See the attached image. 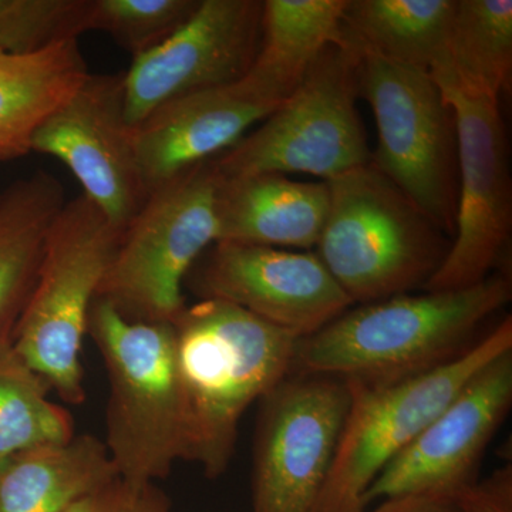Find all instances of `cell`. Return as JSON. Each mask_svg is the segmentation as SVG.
<instances>
[{
	"instance_id": "cell-1",
	"label": "cell",
	"mask_w": 512,
	"mask_h": 512,
	"mask_svg": "<svg viewBox=\"0 0 512 512\" xmlns=\"http://www.w3.org/2000/svg\"><path fill=\"white\" fill-rule=\"evenodd\" d=\"M171 323L183 460L200 464L207 477H220L234 456L242 414L289 375L299 338L212 299L185 306Z\"/></svg>"
},
{
	"instance_id": "cell-2",
	"label": "cell",
	"mask_w": 512,
	"mask_h": 512,
	"mask_svg": "<svg viewBox=\"0 0 512 512\" xmlns=\"http://www.w3.org/2000/svg\"><path fill=\"white\" fill-rule=\"evenodd\" d=\"M511 295L510 279L493 274L467 288L363 303L299 339L292 369L363 383L426 372L460 355L474 330Z\"/></svg>"
},
{
	"instance_id": "cell-3",
	"label": "cell",
	"mask_w": 512,
	"mask_h": 512,
	"mask_svg": "<svg viewBox=\"0 0 512 512\" xmlns=\"http://www.w3.org/2000/svg\"><path fill=\"white\" fill-rule=\"evenodd\" d=\"M320 261L352 303L403 295L439 269L446 232L372 163L326 181Z\"/></svg>"
},
{
	"instance_id": "cell-4",
	"label": "cell",
	"mask_w": 512,
	"mask_h": 512,
	"mask_svg": "<svg viewBox=\"0 0 512 512\" xmlns=\"http://www.w3.org/2000/svg\"><path fill=\"white\" fill-rule=\"evenodd\" d=\"M121 231L86 195L66 201L47 232L36 284L12 336L19 356L69 404L86 400L82 349Z\"/></svg>"
},
{
	"instance_id": "cell-5",
	"label": "cell",
	"mask_w": 512,
	"mask_h": 512,
	"mask_svg": "<svg viewBox=\"0 0 512 512\" xmlns=\"http://www.w3.org/2000/svg\"><path fill=\"white\" fill-rule=\"evenodd\" d=\"M87 335L109 375L104 444L119 477L134 484L163 480L184 453L173 323L131 322L96 298Z\"/></svg>"
},
{
	"instance_id": "cell-6",
	"label": "cell",
	"mask_w": 512,
	"mask_h": 512,
	"mask_svg": "<svg viewBox=\"0 0 512 512\" xmlns=\"http://www.w3.org/2000/svg\"><path fill=\"white\" fill-rule=\"evenodd\" d=\"M220 184L210 160L153 188L121 232L97 298L131 322H173L192 266L218 241Z\"/></svg>"
},
{
	"instance_id": "cell-7",
	"label": "cell",
	"mask_w": 512,
	"mask_h": 512,
	"mask_svg": "<svg viewBox=\"0 0 512 512\" xmlns=\"http://www.w3.org/2000/svg\"><path fill=\"white\" fill-rule=\"evenodd\" d=\"M512 350L508 316L443 365L392 382L345 380L349 410L315 512H365V495L384 467L409 447L478 370Z\"/></svg>"
},
{
	"instance_id": "cell-8",
	"label": "cell",
	"mask_w": 512,
	"mask_h": 512,
	"mask_svg": "<svg viewBox=\"0 0 512 512\" xmlns=\"http://www.w3.org/2000/svg\"><path fill=\"white\" fill-rule=\"evenodd\" d=\"M359 56L343 43L323 50L288 99L247 136L214 158L225 178L306 174L330 181L369 164L357 111Z\"/></svg>"
},
{
	"instance_id": "cell-9",
	"label": "cell",
	"mask_w": 512,
	"mask_h": 512,
	"mask_svg": "<svg viewBox=\"0 0 512 512\" xmlns=\"http://www.w3.org/2000/svg\"><path fill=\"white\" fill-rule=\"evenodd\" d=\"M359 94L375 114L372 163L447 235L458 195L456 120L430 73L359 56Z\"/></svg>"
},
{
	"instance_id": "cell-10",
	"label": "cell",
	"mask_w": 512,
	"mask_h": 512,
	"mask_svg": "<svg viewBox=\"0 0 512 512\" xmlns=\"http://www.w3.org/2000/svg\"><path fill=\"white\" fill-rule=\"evenodd\" d=\"M339 377L286 376L262 399L252 512H315L349 410Z\"/></svg>"
},
{
	"instance_id": "cell-11",
	"label": "cell",
	"mask_w": 512,
	"mask_h": 512,
	"mask_svg": "<svg viewBox=\"0 0 512 512\" xmlns=\"http://www.w3.org/2000/svg\"><path fill=\"white\" fill-rule=\"evenodd\" d=\"M437 84L456 120L457 210L446 258L423 288L451 291L493 275L510 239L512 187L498 101Z\"/></svg>"
},
{
	"instance_id": "cell-12",
	"label": "cell",
	"mask_w": 512,
	"mask_h": 512,
	"mask_svg": "<svg viewBox=\"0 0 512 512\" xmlns=\"http://www.w3.org/2000/svg\"><path fill=\"white\" fill-rule=\"evenodd\" d=\"M32 151L62 161L83 195L121 232L147 200L134 127L126 116L124 73L87 74L36 131Z\"/></svg>"
},
{
	"instance_id": "cell-13",
	"label": "cell",
	"mask_w": 512,
	"mask_h": 512,
	"mask_svg": "<svg viewBox=\"0 0 512 512\" xmlns=\"http://www.w3.org/2000/svg\"><path fill=\"white\" fill-rule=\"evenodd\" d=\"M185 285L201 301L231 303L299 339L353 305L318 255L264 245L215 242Z\"/></svg>"
},
{
	"instance_id": "cell-14",
	"label": "cell",
	"mask_w": 512,
	"mask_h": 512,
	"mask_svg": "<svg viewBox=\"0 0 512 512\" xmlns=\"http://www.w3.org/2000/svg\"><path fill=\"white\" fill-rule=\"evenodd\" d=\"M512 350L491 360L420 436L394 457L365 495V507L390 498L457 497L476 481L478 464L510 412Z\"/></svg>"
},
{
	"instance_id": "cell-15",
	"label": "cell",
	"mask_w": 512,
	"mask_h": 512,
	"mask_svg": "<svg viewBox=\"0 0 512 512\" xmlns=\"http://www.w3.org/2000/svg\"><path fill=\"white\" fill-rule=\"evenodd\" d=\"M261 0H201L173 36L124 73L126 116L136 127L167 101L247 76L261 45Z\"/></svg>"
},
{
	"instance_id": "cell-16",
	"label": "cell",
	"mask_w": 512,
	"mask_h": 512,
	"mask_svg": "<svg viewBox=\"0 0 512 512\" xmlns=\"http://www.w3.org/2000/svg\"><path fill=\"white\" fill-rule=\"evenodd\" d=\"M284 101L249 70L237 82L161 104L134 127L148 194L175 175L224 154Z\"/></svg>"
},
{
	"instance_id": "cell-17",
	"label": "cell",
	"mask_w": 512,
	"mask_h": 512,
	"mask_svg": "<svg viewBox=\"0 0 512 512\" xmlns=\"http://www.w3.org/2000/svg\"><path fill=\"white\" fill-rule=\"evenodd\" d=\"M329 205L326 181L308 183L284 174L221 175L217 242L308 251L318 245Z\"/></svg>"
},
{
	"instance_id": "cell-18",
	"label": "cell",
	"mask_w": 512,
	"mask_h": 512,
	"mask_svg": "<svg viewBox=\"0 0 512 512\" xmlns=\"http://www.w3.org/2000/svg\"><path fill=\"white\" fill-rule=\"evenodd\" d=\"M117 478L104 441L74 434L0 461V512H66Z\"/></svg>"
},
{
	"instance_id": "cell-19",
	"label": "cell",
	"mask_w": 512,
	"mask_h": 512,
	"mask_svg": "<svg viewBox=\"0 0 512 512\" xmlns=\"http://www.w3.org/2000/svg\"><path fill=\"white\" fill-rule=\"evenodd\" d=\"M87 74L77 39L30 53L0 50V161L28 156L36 131Z\"/></svg>"
},
{
	"instance_id": "cell-20",
	"label": "cell",
	"mask_w": 512,
	"mask_h": 512,
	"mask_svg": "<svg viewBox=\"0 0 512 512\" xmlns=\"http://www.w3.org/2000/svg\"><path fill=\"white\" fill-rule=\"evenodd\" d=\"M456 0H348L340 43L357 56L431 73L446 56Z\"/></svg>"
},
{
	"instance_id": "cell-21",
	"label": "cell",
	"mask_w": 512,
	"mask_h": 512,
	"mask_svg": "<svg viewBox=\"0 0 512 512\" xmlns=\"http://www.w3.org/2000/svg\"><path fill=\"white\" fill-rule=\"evenodd\" d=\"M64 204L63 185L46 171L0 194V342L12 340L36 284L47 232Z\"/></svg>"
},
{
	"instance_id": "cell-22",
	"label": "cell",
	"mask_w": 512,
	"mask_h": 512,
	"mask_svg": "<svg viewBox=\"0 0 512 512\" xmlns=\"http://www.w3.org/2000/svg\"><path fill=\"white\" fill-rule=\"evenodd\" d=\"M512 69L511 0H456L437 83L498 101Z\"/></svg>"
},
{
	"instance_id": "cell-23",
	"label": "cell",
	"mask_w": 512,
	"mask_h": 512,
	"mask_svg": "<svg viewBox=\"0 0 512 512\" xmlns=\"http://www.w3.org/2000/svg\"><path fill=\"white\" fill-rule=\"evenodd\" d=\"M348 0H266L261 45L251 72L282 100L296 89L316 57L339 43Z\"/></svg>"
},
{
	"instance_id": "cell-24",
	"label": "cell",
	"mask_w": 512,
	"mask_h": 512,
	"mask_svg": "<svg viewBox=\"0 0 512 512\" xmlns=\"http://www.w3.org/2000/svg\"><path fill=\"white\" fill-rule=\"evenodd\" d=\"M49 392V384L19 356L12 340L0 342V461L72 439V414L50 402Z\"/></svg>"
},
{
	"instance_id": "cell-25",
	"label": "cell",
	"mask_w": 512,
	"mask_h": 512,
	"mask_svg": "<svg viewBox=\"0 0 512 512\" xmlns=\"http://www.w3.org/2000/svg\"><path fill=\"white\" fill-rule=\"evenodd\" d=\"M201 0H90L89 32L113 37L136 59L174 35Z\"/></svg>"
},
{
	"instance_id": "cell-26",
	"label": "cell",
	"mask_w": 512,
	"mask_h": 512,
	"mask_svg": "<svg viewBox=\"0 0 512 512\" xmlns=\"http://www.w3.org/2000/svg\"><path fill=\"white\" fill-rule=\"evenodd\" d=\"M90 0H0V50L30 53L89 32Z\"/></svg>"
},
{
	"instance_id": "cell-27",
	"label": "cell",
	"mask_w": 512,
	"mask_h": 512,
	"mask_svg": "<svg viewBox=\"0 0 512 512\" xmlns=\"http://www.w3.org/2000/svg\"><path fill=\"white\" fill-rule=\"evenodd\" d=\"M66 512H170V501L154 484L128 483L119 477Z\"/></svg>"
},
{
	"instance_id": "cell-28",
	"label": "cell",
	"mask_w": 512,
	"mask_h": 512,
	"mask_svg": "<svg viewBox=\"0 0 512 512\" xmlns=\"http://www.w3.org/2000/svg\"><path fill=\"white\" fill-rule=\"evenodd\" d=\"M460 512H512L511 466L495 471L483 483H474L454 498Z\"/></svg>"
},
{
	"instance_id": "cell-29",
	"label": "cell",
	"mask_w": 512,
	"mask_h": 512,
	"mask_svg": "<svg viewBox=\"0 0 512 512\" xmlns=\"http://www.w3.org/2000/svg\"><path fill=\"white\" fill-rule=\"evenodd\" d=\"M365 512H460L456 501L443 497H412L390 498L383 500L375 510Z\"/></svg>"
}]
</instances>
